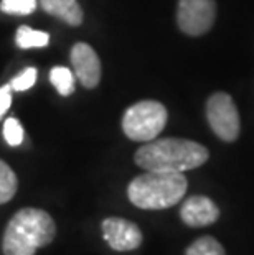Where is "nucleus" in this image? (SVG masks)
Segmentation results:
<instances>
[{
  "label": "nucleus",
  "mask_w": 254,
  "mask_h": 255,
  "mask_svg": "<svg viewBox=\"0 0 254 255\" xmlns=\"http://www.w3.org/2000/svg\"><path fill=\"white\" fill-rule=\"evenodd\" d=\"M210 151L202 143L187 138H154L145 142L134 155L136 163L145 171L183 173L205 165Z\"/></svg>",
  "instance_id": "f257e3e1"
},
{
  "label": "nucleus",
  "mask_w": 254,
  "mask_h": 255,
  "mask_svg": "<svg viewBox=\"0 0 254 255\" xmlns=\"http://www.w3.org/2000/svg\"><path fill=\"white\" fill-rule=\"evenodd\" d=\"M56 236L55 221L46 211L23 208L15 213L5 227L2 239L3 255H35Z\"/></svg>",
  "instance_id": "f03ea898"
},
{
  "label": "nucleus",
  "mask_w": 254,
  "mask_h": 255,
  "mask_svg": "<svg viewBox=\"0 0 254 255\" xmlns=\"http://www.w3.org/2000/svg\"><path fill=\"white\" fill-rule=\"evenodd\" d=\"M188 181L183 173L147 171L129 183V201L139 209H167L183 199Z\"/></svg>",
  "instance_id": "7ed1b4c3"
},
{
  "label": "nucleus",
  "mask_w": 254,
  "mask_h": 255,
  "mask_svg": "<svg viewBox=\"0 0 254 255\" xmlns=\"http://www.w3.org/2000/svg\"><path fill=\"white\" fill-rule=\"evenodd\" d=\"M165 106L159 101H140L124 112L122 130L134 142H150L157 138L167 126Z\"/></svg>",
  "instance_id": "20e7f679"
},
{
  "label": "nucleus",
  "mask_w": 254,
  "mask_h": 255,
  "mask_svg": "<svg viewBox=\"0 0 254 255\" xmlns=\"http://www.w3.org/2000/svg\"><path fill=\"white\" fill-rule=\"evenodd\" d=\"M207 121L213 133L223 142H235L240 137L241 121L235 101L226 92H215L207 101Z\"/></svg>",
  "instance_id": "39448f33"
},
{
  "label": "nucleus",
  "mask_w": 254,
  "mask_h": 255,
  "mask_svg": "<svg viewBox=\"0 0 254 255\" xmlns=\"http://www.w3.org/2000/svg\"><path fill=\"white\" fill-rule=\"evenodd\" d=\"M216 20L215 0H178L177 23L188 36H200L212 30Z\"/></svg>",
  "instance_id": "423d86ee"
},
{
  "label": "nucleus",
  "mask_w": 254,
  "mask_h": 255,
  "mask_svg": "<svg viewBox=\"0 0 254 255\" xmlns=\"http://www.w3.org/2000/svg\"><path fill=\"white\" fill-rule=\"evenodd\" d=\"M102 237L112 251L131 252L140 247L144 241L142 231L137 224L122 218H107L101 224Z\"/></svg>",
  "instance_id": "0eeeda50"
},
{
  "label": "nucleus",
  "mask_w": 254,
  "mask_h": 255,
  "mask_svg": "<svg viewBox=\"0 0 254 255\" xmlns=\"http://www.w3.org/2000/svg\"><path fill=\"white\" fill-rule=\"evenodd\" d=\"M71 64L79 83L93 89L101 81V61L98 53L88 43H76L71 48Z\"/></svg>",
  "instance_id": "6e6552de"
},
{
  "label": "nucleus",
  "mask_w": 254,
  "mask_h": 255,
  "mask_svg": "<svg viewBox=\"0 0 254 255\" xmlns=\"http://www.w3.org/2000/svg\"><path fill=\"white\" fill-rule=\"evenodd\" d=\"M180 218L188 227H207L218 221L220 208L213 199L197 194L183 201Z\"/></svg>",
  "instance_id": "1a4fd4ad"
},
{
  "label": "nucleus",
  "mask_w": 254,
  "mask_h": 255,
  "mask_svg": "<svg viewBox=\"0 0 254 255\" xmlns=\"http://www.w3.org/2000/svg\"><path fill=\"white\" fill-rule=\"evenodd\" d=\"M41 8L64 23L78 26L83 23V10L78 0H40Z\"/></svg>",
  "instance_id": "9d476101"
},
{
  "label": "nucleus",
  "mask_w": 254,
  "mask_h": 255,
  "mask_svg": "<svg viewBox=\"0 0 254 255\" xmlns=\"http://www.w3.org/2000/svg\"><path fill=\"white\" fill-rule=\"evenodd\" d=\"M15 41L17 46L21 50H30V48H43L50 43V35L46 31L41 30H33L30 26H20L15 35Z\"/></svg>",
  "instance_id": "9b49d317"
},
{
  "label": "nucleus",
  "mask_w": 254,
  "mask_h": 255,
  "mask_svg": "<svg viewBox=\"0 0 254 255\" xmlns=\"http://www.w3.org/2000/svg\"><path fill=\"white\" fill-rule=\"evenodd\" d=\"M18 188V180L15 171L3 160H0V204L8 203L15 196Z\"/></svg>",
  "instance_id": "f8f14e48"
},
{
  "label": "nucleus",
  "mask_w": 254,
  "mask_h": 255,
  "mask_svg": "<svg viewBox=\"0 0 254 255\" xmlns=\"http://www.w3.org/2000/svg\"><path fill=\"white\" fill-rule=\"evenodd\" d=\"M185 255H226L223 246L212 236H203L187 247Z\"/></svg>",
  "instance_id": "ddd939ff"
},
{
  "label": "nucleus",
  "mask_w": 254,
  "mask_h": 255,
  "mask_svg": "<svg viewBox=\"0 0 254 255\" xmlns=\"http://www.w3.org/2000/svg\"><path fill=\"white\" fill-rule=\"evenodd\" d=\"M50 81L59 96H71L74 91V76L64 66H55L50 71Z\"/></svg>",
  "instance_id": "4468645a"
},
{
  "label": "nucleus",
  "mask_w": 254,
  "mask_h": 255,
  "mask_svg": "<svg viewBox=\"0 0 254 255\" xmlns=\"http://www.w3.org/2000/svg\"><path fill=\"white\" fill-rule=\"evenodd\" d=\"M36 0H2L0 10L10 15H30L35 12Z\"/></svg>",
  "instance_id": "2eb2a0df"
},
{
  "label": "nucleus",
  "mask_w": 254,
  "mask_h": 255,
  "mask_svg": "<svg viewBox=\"0 0 254 255\" xmlns=\"http://www.w3.org/2000/svg\"><path fill=\"white\" fill-rule=\"evenodd\" d=\"M3 138L10 146H18L23 142V127L15 117H8L3 124Z\"/></svg>",
  "instance_id": "dca6fc26"
},
{
  "label": "nucleus",
  "mask_w": 254,
  "mask_h": 255,
  "mask_svg": "<svg viewBox=\"0 0 254 255\" xmlns=\"http://www.w3.org/2000/svg\"><path fill=\"white\" fill-rule=\"evenodd\" d=\"M36 81V69L35 68H25L20 74H17L15 78L10 81V86H12L13 91L23 92L26 89H30L31 86L35 84Z\"/></svg>",
  "instance_id": "f3484780"
},
{
  "label": "nucleus",
  "mask_w": 254,
  "mask_h": 255,
  "mask_svg": "<svg viewBox=\"0 0 254 255\" xmlns=\"http://www.w3.org/2000/svg\"><path fill=\"white\" fill-rule=\"evenodd\" d=\"M12 106V86L5 84L0 88V119H2Z\"/></svg>",
  "instance_id": "a211bd4d"
}]
</instances>
